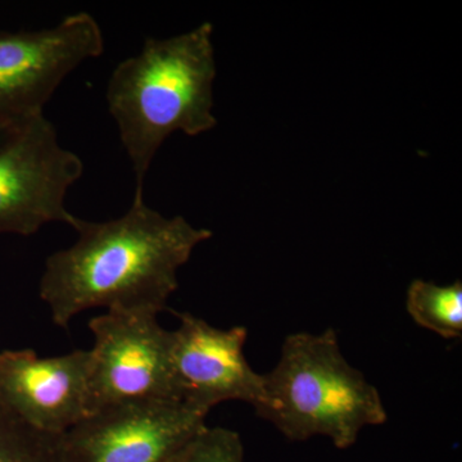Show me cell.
Returning <instances> with one entry per match:
<instances>
[{"instance_id": "7a4b0ae2", "label": "cell", "mask_w": 462, "mask_h": 462, "mask_svg": "<svg viewBox=\"0 0 462 462\" xmlns=\"http://www.w3.org/2000/svg\"><path fill=\"white\" fill-rule=\"evenodd\" d=\"M212 39L211 23L170 38H147L109 76L106 102L135 173V196H144L149 167L173 133L197 136L217 125Z\"/></svg>"}, {"instance_id": "7c38bea8", "label": "cell", "mask_w": 462, "mask_h": 462, "mask_svg": "<svg viewBox=\"0 0 462 462\" xmlns=\"http://www.w3.org/2000/svg\"><path fill=\"white\" fill-rule=\"evenodd\" d=\"M175 462H245V447L236 431L206 427Z\"/></svg>"}, {"instance_id": "52a82bcc", "label": "cell", "mask_w": 462, "mask_h": 462, "mask_svg": "<svg viewBox=\"0 0 462 462\" xmlns=\"http://www.w3.org/2000/svg\"><path fill=\"white\" fill-rule=\"evenodd\" d=\"M208 413L179 401H141L91 412L58 436L60 462H175Z\"/></svg>"}, {"instance_id": "277c9868", "label": "cell", "mask_w": 462, "mask_h": 462, "mask_svg": "<svg viewBox=\"0 0 462 462\" xmlns=\"http://www.w3.org/2000/svg\"><path fill=\"white\" fill-rule=\"evenodd\" d=\"M81 158L58 139L44 115L0 134V234L30 236L48 224L71 226L69 188L83 176Z\"/></svg>"}, {"instance_id": "9c48e42d", "label": "cell", "mask_w": 462, "mask_h": 462, "mask_svg": "<svg viewBox=\"0 0 462 462\" xmlns=\"http://www.w3.org/2000/svg\"><path fill=\"white\" fill-rule=\"evenodd\" d=\"M89 349L41 357L0 352V403L32 430L62 436L89 415Z\"/></svg>"}, {"instance_id": "ba28073f", "label": "cell", "mask_w": 462, "mask_h": 462, "mask_svg": "<svg viewBox=\"0 0 462 462\" xmlns=\"http://www.w3.org/2000/svg\"><path fill=\"white\" fill-rule=\"evenodd\" d=\"M176 316L179 327L171 330L176 400L206 413L226 401L257 409L263 398V376L245 358L247 329H220L188 312Z\"/></svg>"}, {"instance_id": "30bf717a", "label": "cell", "mask_w": 462, "mask_h": 462, "mask_svg": "<svg viewBox=\"0 0 462 462\" xmlns=\"http://www.w3.org/2000/svg\"><path fill=\"white\" fill-rule=\"evenodd\" d=\"M406 310L415 324L443 339L462 337V284L449 285L416 279L406 294Z\"/></svg>"}, {"instance_id": "3957f363", "label": "cell", "mask_w": 462, "mask_h": 462, "mask_svg": "<svg viewBox=\"0 0 462 462\" xmlns=\"http://www.w3.org/2000/svg\"><path fill=\"white\" fill-rule=\"evenodd\" d=\"M263 376L254 410L293 442L325 437L346 449L365 428L388 420L378 389L346 360L333 328L289 334L278 364Z\"/></svg>"}, {"instance_id": "8992f818", "label": "cell", "mask_w": 462, "mask_h": 462, "mask_svg": "<svg viewBox=\"0 0 462 462\" xmlns=\"http://www.w3.org/2000/svg\"><path fill=\"white\" fill-rule=\"evenodd\" d=\"M89 413L115 404L178 401L171 372V330L152 312L107 311L89 321Z\"/></svg>"}, {"instance_id": "5b68a950", "label": "cell", "mask_w": 462, "mask_h": 462, "mask_svg": "<svg viewBox=\"0 0 462 462\" xmlns=\"http://www.w3.org/2000/svg\"><path fill=\"white\" fill-rule=\"evenodd\" d=\"M103 51L102 29L87 12L47 29L0 32V134L44 115L67 76Z\"/></svg>"}, {"instance_id": "8fae6325", "label": "cell", "mask_w": 462, "mask_h": 462, "mask_svg": "<svg viewBox=\"0 0 462 462\" xmlns=\"http://www.w3.org/2000/svg\"><path fill=\"white\" fill-rule=\"evenodd\" d=\"M57 439L32 430L0 403V462H60Z\"/></svg>"}, {"instance_id": "6da1fadb", "label": "cell", "mask_w": 462, "mask_h": 462, "mask_svg": "<svg viewBox=\"0 0 462 462\" xmlns=\"http://www.w3.org/2000/svg\"><path fill=\"white\" fill-rule=\"evenodd\" d=\"M78 239L45 260L39 293L57 327L91 309L152 312L169 309L179 270L212 231L182 216L166 217L135 196L123 216L107 221L76 217Z\"/></svg>"}]
</instances>
